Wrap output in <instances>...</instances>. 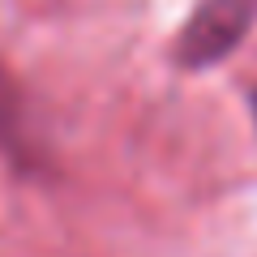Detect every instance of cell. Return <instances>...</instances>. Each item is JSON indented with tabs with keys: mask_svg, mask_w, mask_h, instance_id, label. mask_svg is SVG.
<instances>
[{
	"mask_svg": "<svg viewBox=\"0 0 257 257\" xmlns=\"http://www.w3.org/2000/svg\"><path fill=\"white\" fill-rule=\"evenodd\" d=\"M253 22H257V0H202L180 35V60L193 69L223 60L248 35Z\"/></svg>",
	"mask_w": 257,
	"mask_h": 257,
	"instance_id": "cell-1",
	"label": "cell"
}]
</instances>
